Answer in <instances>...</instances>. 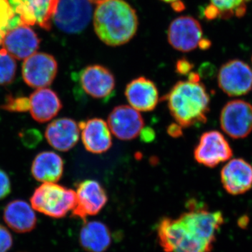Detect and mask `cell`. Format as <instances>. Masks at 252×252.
<instances>
[{"mask_svg":"<svg viewBox=\"0 0 252 252\" xmlns=\"http://www.w3.org/2000/svg\"><path fill=\"white\" fill-rule=\"evenodd\" d=\"M91 17L89 0H59L53 21L64 32L77 34L87 27Z\"/></svg>","mask_w":252,"mask_h":252,"instance_id":"cell-5","label":"cell"},{"mask_svg":"<svg viewBox=\"0 0 252 252\" xmlns=\"http://www.w3.org/2000/svg\"><path fill=\"white\" fill-rule=\"evenodd\" d=\"M23 143L28 147H34L41 140L40 132L36 130H29L21 134Z\"/></svg>","mask_w":252,"mask_h":252,"instance_id":"cell-30","label":"cell"},{"mask_svg":"<svg viewBox=\"0 0 252 252\" xmlns=\"http://www.w3.org/2000/svg\"><path fill=\"white\" fill-rule=\"evenodd\" d=\"M0 108L11 112H26L30 109V99L27 97L7 95Z\"/></svg>","mask_w":252,"mask_h":252,"instance_id":"cell-26","label":"cell"},{"mask_svg":"<svg viewBox=\"0 0 252 252\" xmlns=\"http://www.w3.org/2000/svg\"><path fill=\"white\" fill-rule=\"evenodd\" d=\"M79 244L87 252H105L112 245V233L98 220H85L79 233Z\"/></svg>","mask_w":252,"mask_h":252,"instance_id":"cell-21","label":"cell"},{"mask_svg":"<svg viewBox=\"0 0 252 252\" xmlns=\"http://www.w3.org/2000/svg\"><path fill=\"white\" fill-rule=\"evenodd\" d=\"M81 89L92 98L107 102L115 92V77L107 67L100 64L87 66L79 73Z\"/></svg>","mask_w":252,"mask_h":252,"instance_id":"cell-7","label":"cell"},{"mask_svg":"<svg viewBox=\"0 0 252 252\" xmlns=\"http://www.w3.org/2000/svg\"><path fill=\"white\" fill-rule=\"evenodd\" d=\"M220 180L230 195L247 193L252 188V166L243 159H232L222 169Z\"/></svg>","mask_w":252,"mask_h":252,"instance_id":"cell-17","label":"cell"},{"mask_svg":"<svg viewBox=\"0 0 252 252\" xmlns=\"http://www.w3.org/2000/svg\"><path fill=\"white\" fill-rule=\"evenodd\" d=\"M141 139L145 142H152L155 137V132L150 127L142 129L140 132Z\"/></svg>","mask_w":252,"mask_h":252,"instance_id":"cell-33","label":"cell"},{"mask_svg":"<svg viewBox=\"0 0 252 252\" xmlns=\"http://www.w3.org/2000/svg\"><path fill=\"white\" fill-rule=\"evenodd\" d=\"M57 72V61L45 53H34L25 59L22 64L23 80L33 89L47 88L54 81Z\"/></svg>","mask_w":252,"mask_h":252,"instance_id":"cell-10","label":"cell"},{"mask_svg":"<svg viewBox=\"0 0 252 252\" xmlns=\"http://www.w3.org/2000/svg\"><path fill=\"white\" fill-rule=\"evenodd\" d=\"M16 61L4 49L0 50V86L9 85L16 77Z\"/></svg>","mask_w":252,"mask_h":252,"instance_id":"cell-25","label":"cell"},{"mask_svg":"<svg viewBox=\"0 0 252 252\" xmlns=\"http://www.w3.org/2000/svg\"><path fill=\"white\" fill-rule=\"evenodd\" d=\"M167 133L169 135L172 136V137H180L182 135V127L178 124H172L167 127Z\"/></svg>","mask_w":252,"mask_h":252,"instance_id":"cell-32","label":"cell"},{"mask_svg":"<svg viewBox=\"0 0 252 252\" xmlns=\"http://www.w3.org/2000/svg\"><path fill=\"white\" fill-rule=\"evenodd\" d=\"M125 95L130 106L138 112H152L159 101L155 83L144 77L131 81L126 86Z\"/></svg>","mask_w":252,"mask_h":252,"instance_id":"cell-19","label":"cell"},{"mask_svg":"<svg viewBox=\"0 0 252 252\" xmlns=\"http://www.w3.org/2000/svg\"><path fill=\"white\" fill-rule=\"evenodd\" d=\"M75 192L77 200L72 216L84 221L89 217L98 215L108 201L105 189L95 180L83 181L77 185Z\"/></svg>","mask_w":252,"mask_h":252,"instance_id":"cell-9","label":"cell"},{"mask_svg":"<svg viewBox=\"0 0 252 252\" xmlns=\"http://www.w3.org/2000/svg\"><path fill=\"white\" fill-rule=\"evenodd\" d=\"M111 132L119 140L130 141L140 135L144 122L140 112L130 105L114 107L107 119Z\"/></svg>","mask_w":252,"mask_h":252,"instance_id":"cell-14","label":"cell"},{"mask_svg":"<svg viewBox=\"0 0 252 252\" xmlns=\"http://www.w3.org/2000/svg\"><path fill=\"white\" fill-rule=\"evenodd\" d=\"M193 154L199 164L213 168L231 158L233 150L224 136L219 131L211 130L201 135Z\"/></svg>","mask_w":252,"mask_h":252,"instance_id":"cell-8","label":"cell"},{"mask_svg":"<svg viewBox=\"0 0 252 252\" xmlns=\"http://www.w3.org/2000/svg\"><path fill=\"white\" fill-rule=\"evenodd\" d=\"M29 99L32 117L41 124L54 119L63 108L59 96L48 88L38 89L31 94Z\"/></svg>","mask_w":252,"mask_h":252,"instance_id":"cell-20","label":"cell"},{"mask_svg":"<svg viewBox=\"0 0 252 252\" xmlns=\"http://www.w3.org/2000/svg\"><path fill=\"white\" fill-rule=\"evenodd\" d=\"M219 86L228 95H244L252 89V69L240 60H232L220 67Z\"/></svg>","mask_w":252,"mask_h":252,"instance_id":"cell-11","label":"cell"},{"mask_svg":"<svg viewBox=\"0 0 252 252\" xmlns=\"http://www.w3.org/2000/svg\"><path fill=\"white\" fill-rule=\"evenodd\" d=\"M15 15L9 0H0V31L6 32L8 25Z\"/></svg>","mask_w":252,"mask_h":252,"instance_id":"cell-27","label":"cell"},{"mask_svg":"<svg viewBox=\"0 0 252 252\" xmlns=\"http://www.w3.org/2000/svg\"><path fill=\"white\" fill-rule=\"evenodd\" d=\"M64 162L59 154L42 152L34 158L31 166L32 177L43 183H56L63 177Z\"/></svg>","mask_w":252,"mask_h":252,"instance_id":"cell-23","label":"cell"},{"mask_svg":"<svg viewBox=\"0 0 252 252\" xmlns=\"http://www.w3.org/2000/svg\"><path fill=\"white\" fill-rule=\"evenodd\" d=\"M5 34H6V32L0 31V46H2L3 40H4Z\"/></svg>","mask_w":252,"mask_h":252,"instance_id":"cell-34","label":"cell"},{"mask_svg":"<svg viewBox=\"0 0 252 252\" xmlns=\"http://www.w3.org/2000/svg\"><path fill=\"white\" fill-rule=\"evenodd\" d=\"M94 31L107 45H123L135 35L138 18L130 5L123 0H106L94 11Z\"/></svg>","mask_w":252,"mask_h":252,"instance_id":"cell-2","label":"cell"},{"mask_svg":"<svg viewBox=\"0 0 252 252\" xmlns=\"http://www.w3.org/2000/svg\"><path fill=\"white\" fill-rule=\"evenodd\" d=\"M91 2L94 3V4H99V3L102 2V1H106V0H89Z\"/></svg>","mask_w":252,"mask_h":252,"instance_id":"cell-36","label":"cell"},{"mask_svg":"<svg viewBox=\"0 0 252 252\" xmlns=\"http://www.w3.org/2000/svg\"><path fill=\"white\" fill-rule=\"evenodd\" d=\"M162 1H165V2L167 3H172V4H174V3L177 2V1H180V0H161Z\"/></svg>","mask_w":252,"mask_h":252,"instance_id":"cell-35","label":"cell"},{"mask_svg":"<svg viewBox=\"0 0 252 252\" xmlns=\"http://www.w3.org/2000/svg\"><path fill=\"white\" fill-rule=\"evenodd\" d=\"M14 14L21 18L23 24H37L49 31L59 0H9Z\"/></svg>","mask_w":252,"mask_h":252,"instance_id":"cell-13","label":"cell"},{"mask_svg":"<svg viewBox=\"0 0 252 252\" xmlns=\"http://www.w3.org/2000/svg\"><path fill=\"white\" fill-rule=\"evenodd\" d=\"M13 244V238L9 230L0 224V252H7Z\"/></svg>","mask_w":252,"mask_h":252,"instance_id":"cell-28","label":"cell"},{"mask_svg":"<svg viewBox=\"0 0 252 252\" xmlns=\"http://www.w3.org/2000/svg\"><path fill=\"white\" fill-rule=\"evenodd\" d=\"M3 217L6 225L16 233H28L36 226L34 209L25 200H15L8 203Z\"/></svg>","mask_w":252,"mask_h":252,"instance_id":"cell-22","label":"cell"},{"mask_svg":"<svg viewBox=\"0 0 252 252\" xmlns=\"http://www.w3.org/2000/svg\"><path fill=\"white\" fill-rule=\"evenodd\" d=\"M193 67V63H190L187 59H182L179 60L176 64V72L180 75H187L191 72Z\"/></svg>","mask_w":252,"mask_h":252,"instance_id":"cell-31","label":"cell"},{"mask_svg":"<svg viewBox=\"0 0 252 252\" xmlns=\"http://www.w3.org/2000/svg\"><path fill=\"white\" fill-rule=\"evenodd\" d=\"M220 124L232 138L248 137L252 132V104L241 99L227 102L220 112Z\"/></svg>","mask_w":252,"mask_h":252,"instance_id":"cell-6","label":"cell"},{"mask_svg":"<svg viewBox=\"0 0 252 252\" xmlns=\"http://www.w3.org/2000/svg\"><path fill=\"white\" fill-rule=\"evenodd\" d=\"M167 38L174 49L189 52L200 47L204 39L203 29L200 23L191 16H180L170 23Z\"/></svg>","mask_w":252,"mask_h":252,"instance_id":"cell-12","label":"cell"},{"mask_svg":"<svg viewBox=\"0 0 252 252\" xmlns=\"http://www.w3.org/2000/svg\"><path fill=\"white\" fill-rule=\"evenodd\" d=\"M11 191V184L6 172L0 169V200L9 195Z\"/></svg>","mask_w":252,"mask_h":252,"instance_id":"cell-29","label":"cell"},{"mask_svg":"<svg viewBox=\"0 0 252 252\" xmlns=\"http://www.w3.org/2000/svg\"><path fill=\"white\" fill-rule=\"evenodd\" d=\"M251 0H210V4L205 7L204 15L209 20L232 17H243Z\"/></svg>","mask_w":252,"mask_h":252,"instance_id":"cell-24","label":"cell"},{"mask_svg":"<svg viewBox=\"0 0 252 252\" xmlns=\"http://www.w3.org/2000/svg\"><path fill=\"white\" fill-rule=\"evenodd\" d=\"M39 44L35 32L22 24L6 32L2 46L14 59L25 60L37 51Z\"/></svg>","mask_w":252,"mask_h":252,"instance_id":"cell-15","label":"cell"},{"mask_svg":"<svg viewBox=\"0 0 252 252\" xmlns=\"http://www.w3.org/2000/svg\"><path fill=\"white\" fill-rule=\"evenodd\" d=\"M176 123L182 127L205 124L210 112V98L200 81H180L163 97Z\"/></svg>","mask_w":252,"mask_h":252,"instance_id":"cell-3","label":"cell"},{"mask_svg":"<svg viewBox=\"0 0 252 252\" xmlns=\"http://www.w3.org/2000/svg\"><path fill=\"white\" fill-rule=\"evenodd\" d=\"M80 135L79 124L67 117L53 121L45 131V137L50 145L63 152H68L75 147Z\"/></svg>","mask_w":252,"mask_h":252,"instance_id":"cell-18","label":"cell"},{"mask_svg":"<svg viewBox=\"0 0 252 252\" xmlns=\"http://www.w3.org/2000/svg\"><path fill=\"white\" fill-rule=\"evenodd\" d=\"M224 217L195 200L177 218L163 217L158 223L159 245L164 252H212Z\"/></svg>","mask_w":252,"mask_h":252,"instance_id":"cell-1","label":"cell"},{"mask_svg":"<svg viewBox=\"0 0 252 252\" xmlns=\"http://www.w3.org/2000/svg\"><path fill=\"white\" fill-rule=\"evenodd\" d=\"M81 138L88 152L102 154L108 152L112 146V132L103 119L93 118L79 124Z\"/></svg>","mask_w":252,"mask_h":252,"instance_id":"cell-16","label":"cell"},{"mask_svg":"<svg viewBox=\"0 0 252 252\" xmlns=\"http://www.w3.org/2000/svg\"></svg>","mask_w":252,"mask_h":252,"instance_id":"cell-37","label":"cell"},{"mask_svg":"<svg viewBox=\"0 0 252 252\" xmlns=\"http://www.w3.org/2000/svg\"><path fill=\"white\" fill-rule=\"evenodd\" d=\"M76 192L56 183H44L34 190L31 206L36 211L54 219L63 218L76 205Z\"/></svg>","mask_w":252,"mask_h":252,"instance_id":"cell-4","label":"cell"}]
</instances>
